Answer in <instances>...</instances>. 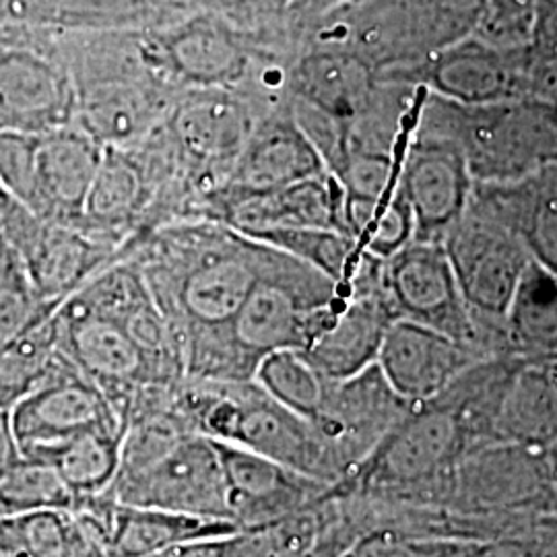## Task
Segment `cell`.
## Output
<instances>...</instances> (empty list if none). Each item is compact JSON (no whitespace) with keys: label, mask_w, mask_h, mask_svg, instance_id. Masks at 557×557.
<instances>
[{"label":"cell","mask_w":557,"mask_h":557,"mask_svg":"<svg viewBox=\"0 0 557 557\" xmlns=\"http://www.w3.org/2000/svg\"><path fill=\"white\" fill-rule=\"evenodd\" d=\"M411 407L413 403L398 395L376 363L354 379L333 382L326 403L312 423L337 458L343 483L379 448Z\"/></svg>","instance_id":"15"},{"label":"cell","mask_w":557,"mask_h":557,"mask_svg":"<svg viewBox=\"0 0 557 557\" xmlns=\"http://www.w3.org/2000/svg\"><path fill=\"white\" fill-rule=\"evenodd\" d=\"M556 374H557V370H556Z\"/></svg>","instance_id":"45"},{"label":"cell","mask_w":557,"mask_h":557,"mask_svg":"<svg viewBox=\"0 0 557 557\" xmlns=\"http://www.w3.org/2000/svg\"><path fill=\"white\" fill-rule=\"evenodd\" d=\"M465 425L453 407L428 400L413 405L358 471L337 492L395 502L407 498L458 457Z\"/></svg>","instance_id":"7"},{"label":"cell","mask_w":557,"mask_h":557,"mask_svg":"<svg viewBox=\"0 0 557 557\" xmlns=\"http://www.w3.org/2000/svg\"><path fill=\"white\" fill-rule=\"evenodd\" d=\"M54 314L0 347V409L11 411L59 361Z\"/></svg>","instance_id":"31"},{"label":"cell","mask_w":557,"mask_h":557,"mask_svg":"<svg viewBox=\"0 0 557 557\" xmlns=\"http://www.w3.org/2000/svg\"><path fill=\"white\" fill-rule=\"evenodd\" d=\"M225 442L331 487L343 483L337 458L317 425L269 397L255 380H242L236 386V413Z\"/></svg>","instance_id":"14"},{"label":"cell","mask_w":557,"mask_h":557,"mask_svg":"<svg viewBox=\"0 0 557 557\" xmlns=\"http://www.w3.org/2000/svg\"><path fill=\"white\" fill-rule=\"evenodd\" d=\"M54 326L60 354L101 388L126 425V409L135 393L160 384L122 320L71 296L54 310Z\"/></svg>","instance_id":"12"},{"label":"cell","mask_w":557,"mask_h":557,"mask_svg":"<svg viewBox=\"0 0 557 557\" xmlns=\"http://www.w3.org/2000/svg\"><path fill=\"white\" fill-rule=\"evenodd\" d=\"M416 131L455 140L475 182H510L557 161V106L535 98L460 106L423 89Z\"/></svg>","instance_id":"2"},{"label":"cell","mask_w":557,"mask_h":557,"mask_svg":"<svg viewBox=\"0 0 557 557\" xmlns=\"http://www.w3.org/2000/svg\"><path fill=\"white\" fill-rule=\"evenodd\" d=\"M133 242L128 257L178 338L186 379L239 382L225 338L271 246L215 220L170 221Z\"/></svg>","instance_id":"1"},{"label":"cell","mask_w":557,"mask_h":557,"mask_svg":"<svg viewBox=\"0 0 557 557\" xmlns=\"http://www.w3.org/2000/svg\"><path fill=\"white\" fill-rule=\"evenodd\" d=\"M529 46L535 54L557 59V0H537Z\"/></svg>","instance_id":"40"},{"label":"cell","mask_w":557,"mask_h":557,"mask_svg":"<svg viewBox=\"0 0 557 557\" xmlns=\"http://www.w3.org/2000/svg\"><path fill=\"white\" fill-rule=\"evenodd\" d=\"M238 527L230 520L128 506L116 499L108 529V547L114 557H151L180 543L230 535Z\"/></svg>","instance_id":"25"},{"label":"cell","mask_w":557,"mask_h":557,"mask_svg":"<svg viewBox=\"0 0 557 557\" xmlns=\"http://www.w3.org/2000/svg\"><path fill=\"white\" fill-rule=\"evenodd\" d=\"M9 413L21 453L94 430H126L110 398L62 354L44 382Z\"/></svg>","instance_id":"17"},{"label":"cell","mask_w":557,"mask_h":557,"mask_svg":"<svg viewBox=\"0 0 557 557\" xmlns=\"http://www.w3.org/2000/svg\"><path fill=\"white\" fill-rule=\"evenodd\" d=\"M54 314L41 301L20 255L0 236V347Z\"/></svg>","instance_id":"34"},{"label":"cell","mask_w":557,"mask_h":557,"mask_svg":"<svg viewBox=\"0 0 557 557\" xmlns=\"http://www.w3.org/2000/svg\"><path fill=\"white\" fill-rule=\"evenodd\" d=\"M502 442L545 448L557 442V374L522 370L508 380L494 418Z\"/></svg>","instance_id":"26"},{"label":"cell","mask_w":557,"mask_h":557,"mask_svg":"<svg viewBox=\"0 0 557 557\" xmlns=\"http://www.w3.org/2000/svg\"><path fill=\"white\" fill-rule=\"evenodd\" d=\"M329 174L312 143L292 116V103L262 116L234 163L230 178L209 205L223 197L277 190L301 180ZM207 205V209H209ZM207 218V213H205Z\"/></svg>","instance_id":"20"},{"label":"cell","mask_w":557,"mask_h":557,"mask_svg":"<svg viewBox=\"0 0 557 557\" xmlns=\"http://www.w3.org/2000/svg\"><path fill=\"white\" fill-rule=\"evenodd\" d=\"M529 44L504 48L473 36L380 79L418 85L460 106H485L529 98Z\"/></svg>","instance_id":"13"},{"label":"cell","mask_w":557,"mask_h":557,"mask_svg":"<svg viewBox=\"0 0 557 557\" xmlns=\"http://www.w3.org/2000/svg\"><path fill=\"white\" fill-rule=\"evenodd\" d=\"M442 244L481 333L485 324L504 326L518 285L533 260L524 244L510 230L469 209Z\"/></svg>","instance_id":"11"},{"label":"cell","mask_w":557,"mask_h":557,"mask_svg":"<svg viewBox=\"0 0 557 557\" xmlns=\"http://www.w3.org/2000/svg\"><path fill=\"white\" fill-rule=\"evenodd\" d=\"M287 4L289 0H207L209 11L252 36H259L262 27H271L269 21L285 17Z\"/></svg>","instance_id":"38"},{"label":"cell","mask_w":557,"mask_h":557,"mask_svg":"<svg viewBox=\"0 0 557 557\" xmlns=\"http://www.w3.org/2000/svg\"><path fill=\"white\" fill-rule=\"evenodd\" d=\"M475 180L455 140L413 131L397 188L411 207L416 238L444 242L471 200Z\"/></svg>","instance_id":"16"},{"label":"cell","mask_w":557,"mask_h":557,"mask_svg":"<svg viewBox=\"0 0 557 557\" xmlns=\"http://www.w3.org/2000/svg\"><path fill=\"white\" fill-rule=\"evenodd\" d=\"M504 333L524 351H557V277L535 260L518 285L504 320Z\"/></svg>","instance_id":"29"},{"label":"cell","mask_w":557,"mask_h":557,"mask_svg":"<svg viewBox=\"0 0 557 557\" xmlns=\"http://www.w3.org/2000/svg\"><path fill=\"white\" fill-rule=\"evenodd\" d=\"M395 314L382 289L351 294L331 324L301 349L333 382L354 379L376 363Z\"/></svg>","instance_id":"24"},{"label":"cell","mask_w":557,"mask_h":557,"mask_svg":"<svg viewBox=\"0 0 557 557\" xmlns=\"http://www.w3.org/2000/svg\"><path fill=\"white\" fill-rule=\"evenodd\" d=\"M0 236L20 255L41 301L57 310L126 248L41 220L0 186Z\"/></svg>","instance_id":"8"},{"label":"cell","mask_w":557,"mask_h":557,"mask_svg":"<svg viewBox=\"0 0 557 557\" xmlns=\"http://www.w3.org/2000/svg\"><path fill=\"white\" fill-rule=\"evenodd\" d=\"M149 57L172 89H246L260 66L275 57L259 36L242 32L213 11L147 29Z\"/></svg>","instance_id":"6"},{"label":"cell","mask_w":557,"mask_h":557,"mask_svg":"<svg viewBox=\"0 0 557 557\" xmlns=\"http://www.w3.org/2000/svg\"><path fill=\"white\" fill-rule=\"evenodd\" d=\"M287 87L294 100L351 124L374 100L380 77L368 60L351 50L314 46L292 60Z\"/></svg>","instance_id":"23"},{"label":"cell","mask_w":557,"mask_h":557,"mask_svg":"<svg viewBox=\"0 0 557 557\" xmlns=\"http://www.w3.org/2000/svg\"><path fill=\"white\" fill-rule=\"evenodd\" d=\"M275 110L281 108L244 89H193L176 98L161 128L188 184L199 190L205 211L230 178L259 120Z\"/></svg>","instance_id":"5"},{"label":"cell","mask_w":557,"mask_h":557,"mask_svg":"<svg viewBox=\"0 0 557 557\" xmlns=\"http://www.w3.org/2000/svg\"><path fill=\"white\" fill-rule=\"evenodd\" d=\"M345 199L370 200L382 205L397 186L395 158L368 151H351L337 174Z\"/></svg>","instance_id":"35"},{"label":"cell","mask_w":557,"mask_h":557,"mask_svg":"<svg viewBox=\"0 0 557 557\" xmlns=\"http://www.w3.org/2000/svg\"><path fill=\"white\" fill-rule=\"evenodd\" d=\"M75 114L62 29L0 25V133H48L75 124Z\"/></svg>","instance_id":"4"},{"label":"cell","mask_w":557,"mask_h":557,"mask_svg":"<svg viewBox=\"0 0 557 557\" xmlns=\"http://www.w3.org/2000/svg\"><path fill=\"white\" fill-rule=\"evenodd\" d=\"M0 557H9V556H4V554H0Z\"/></svg>","instance_id":"44"},{"label":"cell","mask_w":557,"mask_h":557,"mask_svg":"<svg viewBox=\"0 0 557 557\" xmlns=\"http://www.w3.org/2000/svg\"><path fill=\"white\" fill-rule=\"evenodd\" d=\"M227 483L230 518L239 531H260L317 504L333 487L248 448L215 442Z\"/></svg>","instance_id":"18"},{"label":"cell","mask_w":557,"mask_h":557,"mask_svg":"<svg viewBox=\"0 0 557 557\" xmlns=\"http://www.w3.org/2000/svg\"><path fill=\"white\" fill-rule=\"evenodd\" d=\"M0 25H4V20H2V11H0Z\"/></svg>","instance_id":"43"},{"label":"cell","mask_w":557,"mask_h":557,"mask_svg":"<svg viewBox=\"0 0 557 557\" xmlns=\"http://www.w3.org/2000/svg\"><path fill=\"white\" fill-rule=\"evenodd\" d=\"M382 294L395 319L430 326L481 349L473 319L442 242L413 239L382 264Z\"/></svg>","instance_id":"9"},{"label":"cell","mask_w":557,"mask_h":557,"mask_svg":"<svg viewBox=\"0 0 557 557\" xmlns=\"http://www.w3.org/2000/svg\"><path fill=\"white\" fill-rule=\"evenodd\" d=\"M207 220L221 221L244 236L296 227H331L345 234L343 188L331 174H322L269 193L223 197L209 205Z\"/></svg>","instance_id":"22"},{"label":"cell","mask_w":557,"mask_h":557,"mask_svg":"<svg viewBox=\"0 0 557 557\" xmlns=\"http://www.w3.org/2000/svg\"><path fill=\"white\" fill-rule=\"evenodd\" d=\"M101 147L77 124L0 137V184L41 220L81 230Z\"/></svg>","instance_id":"3"},{"label":"cell","mask_w":557,"mask_h":557,"mask_svg":"<svg viewBox=\"0 0 557 557\" xmlns=\"http://www.w3.org/2000/svg\"><path fill=\"white\" fill-rule=\"evenodd\" d=\"M483 351L411 320L391 322L376 366L400 397L413 405L438 398Z\"/></svg>","instance_id":"19"},{"label":"cell","mask_w":557,"mask_h":557,"mask_svg":"<svg viewBox=\"0 0 557 557\" xmlns=\"http://www.w3.org/2000/svg\"><path fill=\"white\" fill-rule=\"evenodd\" d=\"M453 557H535L533 554H529L524 547L520 545H512V543H506V545H490V547H478L473 552H467V554H455Z\"/></svg>","instance_id":"42"},{"label":"cell","mask_w":557,"mask_h":557,"mask_svg":"<svg viewBox=\"0 0 557 557\" xmlns=\"http://www.w3.org/2000/svg\"><path fill=\"white\" fill-rule=\"evenodd\" d=\"M120 504L230 520L227 483L215 440L190 434L137 473L108 490Z\"/></svg>","instance_id":"10"},{"label":"cell","mask_w":557,"mask_h":557,"mask_svg":"<svg viewBox=\"0 0 557 557\" xmlns=\"http://www.w3.org/2000/svg\"><path fill=\"white\" fill-rule=\"evenodd\" d=\"M21 457L20 442L13 432L11 413L0 409V471L13 465Z\"/></svg>","instance_id":"41"},{"label":"cell","mask_w":557,"mask_h":557,"mask_svg":"<svg viewBox=\"0 0 557 557\" xmlns=\"http://www.w3.org/2000/svg\"><path fill=\"white\" fill-rule=\"evenodd\" d=\"M366 0H289L285 20L292 25H299L301 29H308L310 25H317L319 21L333 15L351 11Z\"/></svg>","instance_id":"39"},{"label":"cell","mask_w":557,"mask_h":557,"mask_svg":"<svg viewBox=\"0 0 557 557\" xmlns=\"http://www.w3.org/2000/svg\"><path fill=\"white\" fill-rule=\"evenodd\" d=\"M506 446L490 448L467 457L462 471V490L469 498L483 504H515L539 496L543 487L541 462L535 457L537 448L504 442Z\"/></svg>","instance_id":"28"},{"label":"cell","mask_w":557,"mask_h":557,"mask_svg":"<svg viewBox=\"0 0 557 557\" xmlns=\"http://www.w3.org/2000/svg\"><path fill=\"white\" fill-rule=\"evenodd\" d=\"M246 238L257 239L287 252L319 269L326 277L333 278L347 294L349 281L358 271L361 246L347 234L331 227H296V230H271ZM349 296V294H347Z\"/></svg>","instance_id":"32"},{"label":"cell","mask_w":557,"mask_h":557,"mask_svg":"<svg viewBox=\"0 0 557 557\" xmlns=\"http://www.w3.org/2000/svg\"><path fill=\"white\" fill-rule=\"evenodd\" d=\"M469 209L510 230L529 257L557 277V161L527 178L475 182Z\"/></svg>","instance_id":"21"},{"label":"cell","mask_w":557,"mask_h":557,"mask_svg":"<svg viewBox=\"0 0 557 557\" xmlns=\"http://www.w3.org/2000/svg\"><path fill=\"white\" fill-rule=\"evenodd\" d=\"M122 440L124 432L94 430L54 444L27 448L21 455L50 462L66 481L79 504L112 487L119 475Z\"/></svg>","instance_id":"27"},{"label":"cell","mask_w":557,"mask_h":557,"mask_svg":"<svg viewBox=\"0 0 557 557\" xmlns=\"http://www.w3.org/2000/svg\"><path fill=\"white\" fill-rule=\"evenodd\" d=\"M77 498L59 471L41 458L21 455L0 471V517L44 510L73 512Z\"/></svg>","instance_id":"33"},{"label":"cell","mask_w":557,"mask_h":557,"mask_svg":"<svg viewBox=\"0 0 557 557\" xmlns=\"http://www.w3.org/2000/svg\"><path fill=\"white\" fill-rule=\"evenodd\" d=\"M252 380L301 418H319L333 380L326 379L301 349H281L260 359Z\"/></svg>","instance_id":"30"},{"label":"cell","mask_w":557,"mask_h":557,"mask_svg":"<svg viewBox=\"0 0 557 557\" xmlns=\"http://www.w3.org/2000/svg\"><path fill=\"white\" fill-rule=\"evenodd\" d=\"M416 238V221L411 207L400 195L397 186L391 197L384 200L379 218L370 225L368 234L361 239V250L370 252L380 260L395 257L409 242Z\"/></svg>","instance_id":"36"},{"label":"cell","mask_w":557,"mask_h":557,"mask_svg":"<svg viewBox=\"0 0 557 557\" xmlns=\"http://www.w3.org/2000/svg\"><path fill=\"white\" fill-rule=\"evenodd\" d=\"M151 557H275L269 529L234 531L230 535L195 539Z\"/></svg>","instance_id":"37"}]
</instances>
